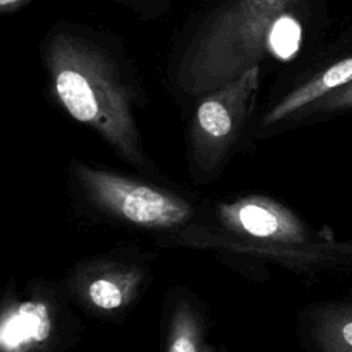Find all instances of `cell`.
Here are the masks:
<instances>
[{
  "label": "cell",
  "mask_w": 352,
  "mask_h": 352,
  "mask_svg": "<svg viewBox=\"0 0 352 352\" xmlns=\"http://www.w3.org/2000/svg\"><path fill=\"white\" fill-rule=\"evenodd\" d=\"M132 280L118 275H107L94 279L87 287V296L92 305L103 311L120 308L129 296Z\"/></svg>",
  "instance_id": "obj_8"
},
{
  "label": "cell",
  "mask_w": 352,
  "mask_h": 352,
  "mask_svg": "<svg viewBox=\"0 0 352 352\" xmlns=\"http://www.w3.org/2000/svg\"><path fill=\"white\" fill-rule=\"evenodd\" d=\"M312 334L320 352H352V304L329 305L318 311Z\"/></svg>",
  "instance_id": "obj_7"
},
{
  "label": "cell",
  "mask_w": 352,
  "mask_h": 352,
  "mask_svg": "<svg viewBox=\"0 0 352 352\" xmlns=\"http://www.w3.org/2000/svg\"><path fill=\"white\" fill-rule=\"evenodd\" d=\"M312 111H337L352 109V81L308 106Z\"/></svg>",
  "instance_id": "obj_10"
},
{
  "label": "cell",
  "mask_w": 352,
  "mask_h": 352,
  "mask_svg": "<svg viewBox=\"0 0 352 352\" xmlns=\"http://www.w3.org/2000/svg\"><path fill=\"white\" fill-rule=\"evenodd\" d=\"M352 81V56L340 59L318 73L315 77L304 82L286 95L276 106H274L264 118V125L279 122L280 120L311 106L316 100L327 96L338 88Z\"/></svg>",
  "instance_id": "obj_6"
},
{
  "label": "cell",
  "mask_w": 352,
  "mask_h": 352,
  "mask_svg": "<svg viewBox=\"0 0 352 352\" xmlns=\"http://www.w3.org/2000/svg\"><path fill=\"white\" fill-rule=\"evenodd\" d=\"M258 73V66L248 69L198 104L191 129L197 161L212 166L232 144L254 104Z\"/></svg>",
  "instance_id": "obj_4"
},
{
  "label": "cell",
  "mask_w": 352,
  "mask_h": 352,
  "mask_svg": "<svg viewBox=\"0 0 352 352\" xmlns=\"http://www.w3.org/2000/svg\"><path fill=\"white\" fill-rule=\"evenodd\" d=\"M168 352H199L198 324L188 311L175 315Z\"/></svg>",
  "instance_id": "obj_9"
},
{
  "label": "cell",
  "mask_w": 352,
  "mask_h": 352,
  "mask_svg": "<svg viewBox=\"0 0 352 352\" xmlns=\"http://www.w3.org/2000/svg\"><path fill=\"white\" fill-rule=\"evenodd\" d=\"M221 223L232 232L261 242L302 243L307 226L283 205L263 197H248L219 208Z\"/></svg>",
  "instance_id": "obj_5"
},
{
  "label": "cell",
  "mask_w": 352,
  "mask_h": 352,
  "mask_svg": "<svg viewBox=\"0 0 352 352\" xmlns=\"http://www.w3.org/2000/svg\"><path fill=\"white\" fill-rule=\"evenodd\" d=\"M76 175L94 204L131 224L147 228L175 227L192 214L184 199L136 180L81 164L77 165Z\"/></svg>",
  "instance_id": "obj_3"
},
{
  "label": "cell",
  "mask_w": 352,
  "mask_h": 352,
  "mask_svg": "<svg viewBox=\"0 0 352 352\" xmlns=\"http://www.w3.org/2000/svg\"><path fill=\"white\" fill-rule=\"evenodd\" d=\"M51 91L78 122L107 140L131 162L143 161L131 114L132 91L113 60L98 47L72 34H55L45 48Z\"/></svg>",
  "instance_id": "obj_1"
},
{
  "label": "cell",
  "mask_w": 352,
  "mask_h": 352,
  "mask_svg": "<svg viewBox=\"0 0 352 352\" xmlns=\"http://www.w3.org/2000/svg\"><path fill=\"white\" fill-rule=\"evenodd\" d=\"M30 0H0V10L3 12H14Z\"/></svg>",
  "instance_id": "obj_11"
},
{
  "label": "cell",
  "mask_w": 352,
  "mask_h": 352,
  "mask_svg": "<svg viewBox=\"0 0 352 352\" xmlns=\"http://www.w3.org/2000/svg\"><path fill=\"white\" fill-rule=\"evenodd\" d=\"M292 0H231L204 28L182 62L179 82L187 92L214 91L271 51L272 37ZM272 52V51H271Z\"/></svg>",
  "instance_id": "obj_2"
}]
</instances>
